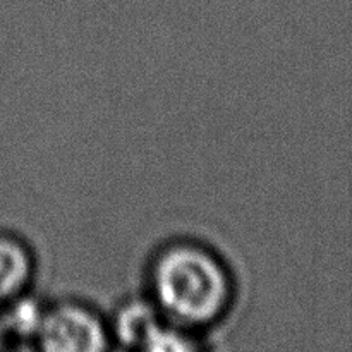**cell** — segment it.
<instances>
[{
	"label": "cell",
	"mask_w": 352,
	"mask_h": 352,
	"mask_svg": "<svg viewBox=\"0 0 352 352\" xmlns=\"http://www.w3.org/2000/svg\"><path fill=\"white\" fill-rule=\"evenodd\" d=\"M153 287L162 308L184 323L210 322L229 298V280L222 265L195 246L165 251L155 265Z\"/></svg>",
	"instance_id": "cell-1"
},
{
	"label": "cell",
	"mask_w": 352,
	"mask_h": 352,
	"mask_svg": "<svg viewBox=\"0 0 352 352\" xmlns=\"http://www.w3.org/2000/svg\"><path fill=\"white\" fill-rule=\"evenodd\" d=\"M43 352H105L107 333L93 313L79 306H60L45 313L40 330Z\"/></svg>",
	"instance_id": "cell-2"
},
{
	"label": "cell",
	"mask_w": 352,
	"mask_h": 352,
	"mask_svg": "<svg viewBox=\"0 0 352 352\" xmlns=\"http://www.w3.org/2000/svg\"><path fill=\"white\" fill-rule=\"evenodd\" d=\"M31 275V261L23 246L10 239H0V301L19 294Z\"/></svg>",
	"instance_id": "cell-3"
},
{
	"label": "cell",
	"mask_w": 352,
	"mask_h": 352,
	"mask_svg": "<svg viewBox=\"0 0 352 352\" xmlns=\"http://www.w3.org/2000/svg\"><path fill=\"white\" fill-rule=\"evenodd\" d=\"M158 323L157 316L146 305H133L122 309L117 320V330L127 344L140 346L144 337Z\"/></svg>",
	"instance_id": "cell-4"
},
{
	"label": "cell",
	"mask_w": 352,
	"mask_h": 352,
	"mask_svg": "<svg viewBox=\"0 0 352 352\" xmlns=\"http://www.w3.org/2000/svg\"><path fill=\"white\" fill-rule=\"evenodd\" d=\"M3 318H6L7 329H9L10 333H16V336H34L40 330L45 313L31 299H17L10 306L9 311L3 315Z\"/></svg>",
	"instance_id": "cell-5"
},
{
	"label": "cell",
	"mask_w": 352,
	"mask_h": 352,
	"mask_svg": "<svg viewBox=\"0 0 352 352\" xmlns=\"http://www.w3.org/2000/svg\"><path fill=\"white\" fill-rule=\"evenodd\" d=\"M138 347L141 352H198L189 337L160 323H157L148 332V336Z\"/></svg>",
	"instance_id": "cell-6"
},
{
	"label": "cell",
	"mask_w": 352,
	"mask_h": 352,
	"mask_svg": "<svg viewBox=\"0 0 352 352\" xmlns=\"http://www.w3.org/2000/svg\"><path fill=\"white\" fill-rule=\"evenodd\" d=\"M9 336H10V332H9V329H7L6 318H3V315H0V351H2V347L6 346V340Z\"/></svg>",
	"instance_id": "cell-7"
}]
</instances>
